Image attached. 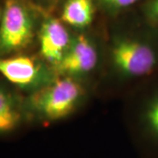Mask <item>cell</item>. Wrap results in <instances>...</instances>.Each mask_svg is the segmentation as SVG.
<instances>
[{
    "mask_svg": "<svg viewBox=\"0 0 158 158\" xmlns=\"http://www.w3.org/2000/svg\"><path fill=\"white\" fill-rule=\"evenodd\" d=\"M85 94L74 77H62L37 90L30 99V107L41 119L56 121L73 113Z\"/></svg>",
    "mask_w": 158,
    "mask_h": 158,
    "instance_id": "cell-1",
    "label": "cell"
},
{
    "mask_svg": "<svg viewBox=\"0 0 158 158\" xmlns=\"http://www.w3.org/2000/svg\"><path fill=\"white\" fill-rule=\"evenodd\" d=\"M111 60L120 75L127 77H141L157 68L158 50L147 40L121 37L113 41Z\"/></svg>",
    "mask_w": 158,
    "mask_h": 158,
    "instance_id": "cell-2",
    "label": "cell"
},
{
    "mask_svg": "<svg viewBox=\"0 0 158 158\" xmlns=\"http://www.w3.org/2000/svg\"><path fill=\"white\" fill-rule=\"evenodd\" d=\"M33 13L24 0H6L0 21V55L20 50L34 37Z\"/></svg>",
    "mask_w": 158,
    "mask_h": 158,
    "instance_id": "cell-3",
    "label": "cell"
},
{
    "mask_svg": "<svg viewBox=\"0 0 158 158\" xmlns=\"http://www.w3.org/2000/svg\"><path fill=\"white\" fill-rule=\"evenodd\" d=\"M0 74L23 89L38 90L53 82L54 74L41 62L26 56L0 58Z\"/></svg>",
    "mask_w": 158,
    "mask_h": 158,
    "instance_id": "cell-4",
    "label": "cell"
},
{
    "mask_svg": "<svg viewBox=\"0 0 158 158\" xmlns=\"http://www.w3.org/2000/svg\"><path fill=\"white\" fill-rule=\"evenodd\" d=\"M98 50L95 42L85 36L75 37L69 49L54 70L62 77H81L93 71L98 62Z\"/></svg>",
    "mask_w": 158,
    "mask_h": 158,
    "instance_id": "cell-5",
    "label": "cell"
},
{
    "mask_svg": "<svg viewBox=\"0 0 158 158\" xmlns=\"http://www.w3.org/2000/svg\"><path fill=\"white\" fill-rule=\"evenodd\" d=\"M73 39L62 20L47 19L40 29V53L44 61L55 69L67 54Z\"/></svg>",
    "mask_w": 158,
    "mask_h": 158,
    "instance_id": "cell-6",
    "label": "cell"
},
{
    "mask_svg": "<svg viewBox=\"0 0 158 158\" xmlns=\"http://www.w3.org/2000/svg\"><path fill=\"white\" fill-rule=\"evenodd\" d=\"M94 18L93 0H67L61 19L64 24L75 28H85Z\"/></svg>",
    "mask_w": 158,
    "mask_h": 158,
    "instance_id": "cell-7",
    "label": "cell"
},
{
    "mask_svg": "<svg viewBox=\"0 0 158 158\" xmlns=\"http://www.w3.org/2000/svg\"><path fill=\"white\" fill-rule=\"evenodd\" d=\"M20 121V113L12 97L0 88V134L8 133Z\"/></svg>",
    "mask_w": 158,
    "mask_h": 158,
    "instance_id": "cell-8",
    "label": "cell"
},
{
    "mask_svg": "<svg viewBox=\"0 0 158 158\" xmlns=\"http://www.w3.org/2000/svg\"><path fill=\"white\" fill-rule=\"evenodd\" d=\"M142 123L148 135L158 142V96L147 105L142 116Z\"/></svg>",
    "mask_w": 158,
    "mask_h": 158,
    "instance_id": "cell-9",
    "label": "cell"
},
{
    "mask_svg": "<svg viewBox=\"0 0 158 158\" xmlns=\"http://www.w3.org/2000/svg\"><path fill=\"white\" fill-rule=\"evenodd\" d=\"M97 1L106 11L110 12H118L135 5L140 0H97Z\"/></svg>",
    "mask_w": 158,
    "mask_h": 158,
    "instance_id": "cell-10",
    "label": "cell"
},
{
    "mask_svg": "<svg viewBox=\"0 0 158 158\" xmlns=\"http://www.w3.org/2000/svg\"><path fill=\"white\" fill-rule=\"evenodd\" d=\"M144 11L148 19L158 26V0H150L145 6Z\"/></svg>",
    "mask_w": 158,
    "mask_h": 158,
    "instance_id": "cell-11",
    "label": "cell"
},
{
    "mask_svg": "<svg viewBox=\"0 0 158 158\" xmlns=\"http://www.w3.org/2000/svg\"><path fill=\"white\" fill-rule=\"evenodd\" d=\"M42 1H46V2H55V1H57V0H42Z\"/></svg>",
    "mask_w": 158,
    "mask_h": 158,
    "instance_id": "cell-12",
    "label": "cell"
},
{
    "mask_svg": "<svg viewBox=\"0 0 158 158\" xmlns=\"http://www.w3.org/2000/svg\"><path fill=\"white\" fill-rule=\"evenodd\" d=\"M1 18H2V9L0 10V21H1Z\"/></svg>",
    "mask_w": 158,
    "mask_h": 158,
    "instance_id": "cell-13",
    "label": "cell"
}]
</instances>
